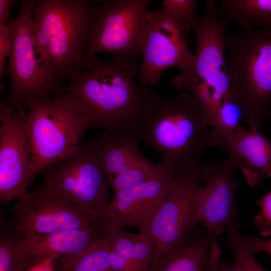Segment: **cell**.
<instances>
[{
  "label": "cell",
  "instance_id": "cell-1",
  "mask_svg": "<svg viewBox=\"0 0 271 271\" xmlns=\"http://www.w3.org/2000/svg\"><path fill=\"white\" fill-rule=\"evenodd\" d=\"M138 57L116 56L108 61L82 59L64 92L87 111L91 127L142 131L141 118L151 94L135 81Z\"/></svg>",
  "mask_w": 271,
  "mask_h": 271
},
{
  "label": "cell",
  "instance_id": "cell-29",
  "mask_svg": "<svg viewBox=\"0 0 271 271\" xmlns=\"http://www.w3.org/2000/svg\"><path fill=\"white\" fill-rule=\"evenodd\" d=\"M260 211L254 218L259 234L264 237L271 236V191L256 201Z\"/></svg>",
  "mask_w": 271,
  "mask_h": 271
},
{
  "label": "cell",
  "instance_id": "cell-6",
  "mask_svg": "<svg viewBox=\"0 0 271 271\" xmlns=\"http://www.w3.org/2000/svg\"><path fill=\"white\" fill-rule=\"evenodd\" d=\"M92 8L88 0H37L33 18L35 37L59 82L67 81L78 70Z\"/></svg>",
  "mask_w": 271,
  "mask_h": 271
},
{
  "label": "cell",
  "instance_id": "cell-20",
  "mask_svg": "<svg viewBox=\"0 0 271 271\" xmlns=\"http://www.w3.org/2000/svg\"><path fill=\"white\" fill-rule=\"evenodd\" d=\"M220 12L245 26L271 24V0H222Z\"/></svg>",
  "mask_w": 271,
  "mask_h": 271
},
{
  "label": "cell",
  "instance_id": "cell-4",
  "mask_svg": "<svg viewBox=\"0 0 271 271\" xmlns=\"http://www.w3.org/2000/svg\"><path fill=\"white\" fill-rule=\"evenodd\" d=\"M224 45L231 100L248 127L259 130L271 111V24L245 26L226 35Z\"/></svg>",
  "mask_w": 271,
  "mask_h": 271
},
{
  "label": "cell",
  "instance_id": "cell-3",
  "mask_svg": "<svg viewBox=\"0 0 271 271\" xmlns=\"http://www.w3.org/2000/svg\"><path fill=\"white\" fill-rule=\"evenodd\" d=\"M217 1H207L194 26L197 50L192 63L180 70L173 82L180 90H188L196 99L209 126L217 123L219 109L231 99L224 54L225 32L231 20L221 16Z\"/></svg>",
  "mask_w": 271,
  "mask_h": 271
},
{
  "label": "cell",
  "instance_id": "cell-30",
  "mask_svg": "<svg viewBox=\"0 0 271 271\" xmlns=\"http://www.w3.org/2000/svg\"><path fill=\"white\" fill-rule=\"evenodd\" d=\"M12 50V43L7 24H0V76L2 77L7 68V56L9 57Z\"/></svg>",
  "mask_w": 271,
  "mask_h": 271
},
{
  "label": "cell",
  "instance_id": "cell-28",
  "mask_svg": "<svg viewBox=\"0 0 271 271\" xmlns=\"http://www.w3.org/2000/svg\"><path fill=\"white\" fill-rule=\"evenodd\" d=\"M222 251L215 240L212 243L205 264L204 271H247L239 263L231 264L221 260Z\"/></svg>",
  "mask_w": 271,
  "mask_h": 271
},
{
  "label": "cell",
  "instance_id": "cell-25",
  "mask_svg": "<svg viewBox=\"0 0 271 271\" xmlns=\"http://www.w3.org/2000/svg\"><path fill=\"white\" fill-rule=\"evenodd\" d=\"M164 9L185 33L193 30L196 20L195 0H164Z\"/></svg>",
  "mask_w": 271,
  "mask_h": 271
},
{
  "label": "cell",
  "instance_id": "cell-9",
  "mask_svg": "<svg viewBox=\"0 0 271 271\" xmlns=\"http://www.w3.org/2000/svg\"><path fill=\"white\" fill-rule=\"evenodd\" d=\"M150 0H104L93 8L83 59L107 53L138 57L148 25Z\"/></svg>",
  "mask_w": 271,
  "mask_h": 271
},
{
  "label": "cell",
  "instance_id": "cell-11",
  "mask_svg": "<svg viewBox=\"0 0 271 271\" xmlns=\"http://www.w3.org/2000/svg\"><path fill=\"white\" fill-rule=\"evenodd\" d=\"M17 200L12 208L14 230L22 235L84 229L102 223L81 211L46 181Z\"/></svg>",
  "mask_w": 271,
  "mask_h": 271
},
{
  "label": "cell",
  "instance_id": "cell-21",
  "mask_svg": "<svg viewBox=\"0 0 271 271\" xmlns=\"http://www.w3.org/2000/svg\"><path fill=\"white\" fill-rule=\"evenodd\" d=\"M167 169L161 162H152L142 154L120 172L113 177L106 178V180L114 193H116L149 181Z\"/></svg>",
  "mask_w": 271,
  "mask_h": 271
},
{
  "label": "cell",
  "instance_id": "cell-33",
  "mask_svg": "<svg viewBox=\"0 0 271 271\" xmlns=\"http://www.w3.org/2000/svg\"><path fill=\"white\" fill-rule=\"evenodd\" d=\"M25 271H56L54 259L45 258Z\"/></svg>",
  "mask_w": 271,
  "mask_h": 271
},
{
  "label": "cell",
  "instance_id": "cell-10",
  "mask_svg": "<svg viewBox=\"0 0 271 271\" xmlns=\"http://www.w3.org/2000/svg\"><path fill=\"white\" fill-rule=\"evenodd\" d=\"M81 211L102 222L109 201L108 183L95 140L79 145L40 173Z\"/></svg>",
  "mask_w": 271,
  "mask_h": 271
},
{
  "label": "cell",
  "instance_id": "cell-17",
  "mask_svg": "<svg viewBox=\"0 0 271 271\" xmlns=\"http://www.w3.org/2000/svg\"><path fill=\"white\" fill-rule=\"evenodd\" d=\"M210 147L225 150L234 169L241 170L251 188L271 178V142L259 129L241 125L231 132L212 130Z\"/></svg>",
  "mask_w": 271,
  "mask_h": 271
},
{
  "label": "cell",
  "instance_id": "cell-24",
  "mask_svg": "<svg viewBox=\"0 0 271 271\" xmlns=\"http://www.w3.org/2000/svg\"><path fill=\"white\" fill-rule=\"evenodd\" d=\"M132 249L129 261L131 271H147L151 266L153 249L149 235L144 231L132 234Z\"/></svg>",
  "mask_w": 271,
  "mask_h": 271
},
{
  "label": "cell",
  "instance_id": "cell-22",
  "mask_svg": "<svg viewBox=\"0 0 271 271\" xmlns=\"http://www.w3.org/2000/svg\"><path fill=\"white\" fill-rule=\"evenodd\" d=\"M110 240L107 233L90 248L59 271H113L110 263Z\"/></svg>",
  "mask_w": 271,
  "mask_h": 271
},
{
  "label": "cell",
  "instance_id": "cell-13",
  "mask_svg": "<svg viewBox=\"0 0 271 271\" xmlns=\"http://www.w3.org/2000/svg\"><path fill=\"white\" fill-rule=\"evenodd\" d=\"M27 108L12 111L0 107V200L9 202L25 194L33 179V150L26 125Z\"/></svg>",
  "mask_w": 271,
  "mask_h": 271
},
{
  "label": "cell",
  "instance_id": "cell-12",
  "mask_svg": "<svg viewBox=\"0 0 271 271\" xmlns=\"http://www.w3.org/2000/svg\"><path fill=\"white\" fill-rule=\"evenodd\" d=\"M140 54L137 84L141 88L156 86L166 70L174 67L183 69L194 58L185 33L163 8L149 12Z\"/></svg>",
  "mask_w": 271,
  "mask_h": 271
},
{
  "label": "cell",
  "instance_id": "cell-19",
  "mask_svg": "<svg viewBox=\"0 0 271 271\" xmlns=\"http://www.w3.org/2000/svg\"><path fill=\"white\" fill-rule=\"evenodd\" d=\"M218 236L198 229L172 256L151 265L147 271H204L213 242Z\"/></svg>",
  "mask_w": 271,
  "mask_h": 271
},
{
  "label": "cell",
  "instance_id": "cell-8",
  "mask_svg": "<svg viewBox=\"0 0 271 271\" xmlns=\"http://www.w3.org/2000/svg\"><path fill=\"white\" fill-rule=\"evenodd\" d=\"M207 164L171 169L169 190L161 208L144 230L152 241L151 265L167 258L184 244L197 223L193 208L194 195L204 182Z\"/></svg>",
  "mask_w": 271,
  "mask_h": 271
},
{
  "label": "cell",
  "instance_id": "cell-32",
  "mask_svg": "<svg viewBox=\"0 0 271 271\" xmlns=\"http://www.w3.org/2000/svg\"><path fill=\"white\" fill-rule=\"evenodd\" d=\"M17 2L15 0H0V24H8L11 20V11Z\"/></svg>",
  "mask_w": 271,
  "mask_h": 271
},
{
  "label": "cell",
  "instance_id": "cell-27",
  "mask_svg": "<svg viewBox=\"0 0 271 271\" xmlns=\"http://www.w3.org/2000/svg\"><path fill=\"white\" fill-rule=\"evenodd\" d=\"M22 236L13 230L2 233L0 238V271H17L15 245Z\"/></svg>",
  "mask_w": 271,
  "mask_h": 271
},
{
  "label": "cell",
  "instance_id": "cell-14",
  "mask_svg": "<svg viewBox=\"0 0 271 271\" xmlns=\"http://www.w3.org/2000/svg\"><path fill=\"white\" fill-rule=\"evenodd\" d=\"M102 223L84 229H67L44 234L22 235L15 245L17 271H25L52 257L58 270L90 248L106 235Z\"/></svg>",
  "mask_w": 271,
  "mask_h": 271
},
{
  "label": "cell",
  "instance_id": "cell-16",
  "mask_svg": "<svg viewBox=\"0 0 271 271\" xmlns=\"http://www.w3.org/2000/svg\"><path fill=\"white\" fill-rule=\"evenodd\" d=\"M171 169L157 177L114 195L102 222L107 229L136 227L140 231L151 222L166 197Z\"/></svg>",
  "mask_w": 271,
  "mask_h": 271
},
{
  "label": "cell",
  "instance_id": "cell-7",
  "mask_svg": "<svg viewBox=\"0 0 271 271\" xmlns=\"http://www.w3.org/2000/svg\"><path fill=\"white\" fill-rule=\"evenodd\" d=\"M26 122L31 142L32 179L52 163L77 148L91 126L83 105L63 93L45 100H32L26 105Z\"/></svg>",
  "mask_w": 271,
  "mask_h": 271
},
{
  "label": "cell",
  "instance_id": "cell-26",
  "mask_svg": "<svg viewBox=\"0 0 271 271\" xmlns=\"http://www.w3.org/2000/svg\"><path fill=\"white\" fill-rule=\"evenodd\" d=\"M243 114L241 108L231 99L223 103L220 107L217 118V123L213 130L222 132H231L241 126Z\"/></svg>",
  "mask_w": 271,
  "mask_h": 271
},
{
  "label": "cell",
  "instance_id": "cell-18",
  "mask_svg": "<svg viewBox=\"0 0 271 271\" xmlns=\"http://www.w3.org/2000/svg\"><path fill=\"white\" fill-rule=\"evenodd\" d=\"M140 130L104 129L95 141L97 156L106 179L115 176L142 155Z\"/></svg>",
  "mask_w": 271,
  "mask_h": 271
},
{
  "label": "cell",
  "instance_id": "cell-23",
  "mask_svg": "<svg viewBox=\"0 0 271 271\" xmlns=\"http://www.w3.org/2000/svg\"><path fill=\"white\" fill-rule=\"evenodd\" d=\"M240 224H229L226 228L225 243L231 250L235 262L241 264L247 271H266L256 260L247 246L244 235L239 232Z\"/></svg>",
  "mask_w": 271,
  "mask_h": 271
},
{
  "label": "cell",
  "instance_id": "cell-5",
  "mask_svg": "<svg viewBox=\"0 0 271 271\" xmlns=\"http://www.w3.org/2000/svg\"><path fill=\"white\" fill-rule=\"evenodd\" d=\"M37 2L21 1L19 14L7 24L12 43L7 69L10 91L1 104L12 111L26 108L30 100L62 94L65 87L56 79L49 57L36 40L33 18Z\"/></svg>",
  "mask_w": 271,
  "mask_h": 271
},
{
  "label": "cell",
  "instance_id": "cell-15",
  "mask_svg": "<svg viewBox=\"0 0 271 271\" xmlns=\"http://www.w3.org/2000/svg\"><path fill=\"white\" fill-rule=\"evenodd\" d=\"M234 169L228 159L207 165L205 184L194 195L193 208L196 222L202 223L208 232L218 236L236 218L238 183L233 175Z\"/></svg>",
  "mask_w": 271,
  "mask_h": 271
},
{
  "label": "cell",
  "instance_id": "cell-2",
  "mask_svg": "<svg viewBox=\"0 0 271 271\" xmlns=\"http://www.w3.org/2000/svg\"><path fill=\"white\" fill-rule=\"evenodd\" d=\"M142 141L169 169L198 163L210 146L211 131L194 97L186 90L172 97L152 92L141 118Z\"/></svg>",
  "mask_w": 271,
  "mask_h": 271
},
{
  "label": "cell",
  "instance_id": "cell-31",
  "mask_svg": "<svg viewBox=\"0 0 271 271\" xmlns=\"http://www.w3.org/2000/svg\"><path fill=\"white\" fill-rule=\"evenodd\" d=\"M244 240L249 250L254 254L264 252L271 256V238L267 240H261L255 235H244Z\"/></svg>",
  "mask_w": 271,
  "mask_h": 271
},
{
  "label": "cell",
  "instance_id": "cell-34",
  "mask_svg": "<svg viewBox=\"0 0 271 271\" xmlns=\"http://www.w3.org/2000/svg\"><path fill=\"white\" fill-rule=\"evenodd\" d=\"M267 119L269 120L270 121H271V111L268 114Z\"/></svg>",
  "mask_w": 271,
  "mask_h": 271
}]
</instances>
